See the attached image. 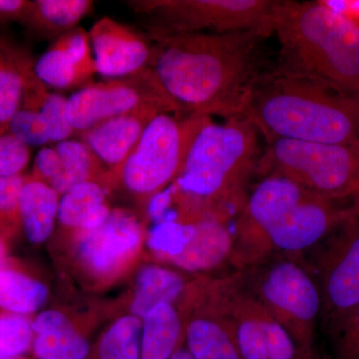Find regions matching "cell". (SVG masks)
<instances>
[{
    "label": "cell",
    "instance_id": "obj_1",
    "mask_svg": "<svg viewBox=\"0 0 359 359\" xmlns=\"http://www.w3.org/2000/svg\"><path fill=\"white\" fill-rule=\"evenodd\" d=\"M271 33H190L150 39L160 84L180 114L242 117L257 80L268 69Z\"/></svg>",
    "mask_w": 359,
    "mask_h": 359
},
{
    "label": "cell",
    "instance_id": "obj_2",
    "mask_svg": "<svg viewBox=\"0 0 359 359\" xmlns=\"http://www.w3.org/2000/svg\"><path fill=\"white\" fill-rule=\"evenodd\" d=\"M287 178L269 176L250 191L238 214L231 262L250 268L275 255H302L353 212Z\"/></svg>",
    "mask_w": 359,
    "mask_h": 359
},
{
    "label": "cell",
    "instance_id": "obj_3",
    "mask_svg": "<svg viewBox=\"0 0 359 359\" xmlns=\"http://www.w3.org/2000/svg\"><path fill=\"white\" fill-rule=\"evenodd\" d=\"M259 132L244 117L205 127L171 185L177 219L191 223L205 216L229 221L247 201L262 150Z\"/></svg>",
    "mask_w": 359,
    "mask_h": 359
},
{
    "label": "cell",
    "instance_id": "obj_4",
    "mask_svg": "<svg viewBox=\"0 0 359 359\" xmlns=\"http://www.w3.org/2000/svg\"><path fill=\"white\" fill-rule=\"evenodd\" d=\"M273 34L280 51L273 69L359 98V27L316 1L276 0Z\"/></svg>",
    "mask_w": 359,
    "mask_h": 359
},
{
    "label": "cell",
    "instance_id": "obj_5",
    "mask_svg": "<svg viewBox=\"0 0 359 359\" xmlns=\"http://www.w3.org/2000/svg\"><path fill=\"white\" fill-rule=\"evenodd\" d=\"M242 117L266 141L359 143V98L273 66L259 78Z\"/></svg>",
    "mask_w": 359,
    "mask_h": 359
},
{
    "label": "cell",
    "instance_id": "obj_6",
    "mask_svg": "<svg viewBox=\"0 0 359 359\" xmlns=\"http://www.w3.org/2000/svg\"><path fill=\"white\" fill-rule=\"evenodd\" d=\"M257 160L255 176H278L314 195L346 201L359 192V143H316L271 139Z\"/></svg>",
    "mask_w": 359,
    "mask_h": 359
},
{
    "label": "cell",
    "instance_id": "obj_7",
    "mask_svg": "<svg viewBox=\"0 0 359 359\" xmlns=\"http://www.w3.org/2000/svg\"><path fill=\"white\" fill-rule=\"evenodd\" d=\"M240 273L243 283L311 358L323 301L313 273L302 255H275Z\"/></svg>",
    "mask_w": 359,
    "mask_h": 359
},
{
    "label": "cell",
    "instance_id": "obj_8",
    "mask_svg": "<svg viewBox=\"0 0 359 359\" xmlns=\"http://www.w3.org/2000/svg\"><path fill=\"white\" fill-rule=\"evenodd\" d=\"M276 0H138L127 6L148 20V39L190 33L263 30L273 35Z\"/></svg>",
    "mask_w": 359,
    "mask_h": 359
},
{
    "label": "cell",
    "instance_id": "obj_9",
    "mask_svg": "<svg viewBox=\"0 0 359 359\" xmlns=\"http://www.w3.org/2000/svg\"><path fill=\"white\" fill-rule=\"evenodd\" d=\"M211 122L199 114L155 117L122 168L119 179L125 188L148 205L178 179L194 141Z\"/></svg>",
    "mask_w": 359,
    "mask_h": 359
},
{
    "label": "cell",
    "instance_id": "obj_10",
    "mask_svg": "<svg viewBox=\"0 0 359 359\" xmlns=\"http://www.w3.org/2000/svg\"><path fill=\"white\" fill-rule=\"evenodd\" d=\"M302 256L320 287L327 330L359 306V218L353 210Z\"/></svg>",
    "mask_w": 359,
    "mask_h": 359
},
{
    "label": "cell",
    "instance_id": "obj_11",
    "mask_svg": "<svg viewBox=\"0 0 359 359\" xmlns=\"http://www.w3.org/2000/svg\"><path fill=\"white\" fill-rule=\"evenodd\" d=\"M140 109L181 115L178 106L168 95L151 67L128 77L87 85L67 98L66 103V116L77 133L111 118Z\"/></svg>",
    "mask_w": 359,
    "mask_h": 359
},
{
    "label": "cell",
    "instance_id": "obj_12",
    "mask_svg": "<svg viewBox=\"0 0 359 359\" xmlns=\"http://www.w3.org/2000/svg\"><path fill=\"white\" fill-rule=\"evenodd\" d=\"M78 256L82 266L96 278H110L138 252L143 229L134 215L122 209L111 211L95 230L79 231Z\"/></svg>",
    "mask_w": 359,
    "mask_h": 359
},
{
    "label": "cell",
    "instance_id": "obj_13",
    "mask_svg": "<svg viewBox=\"0 0 359 359\" xmlns=\"http://www.w3.org/2000/svg\"><path fill=\"white\" fill-rule=\"evenodd\" d=\"M89 37L97 72L104 77H128L152 65V41L134 28L112 18L97 21L89 32Z\"/></svg>",
    "mask_w": 359,
    "mask_h": 359
},
{
    "label": "cell",
    "instance_id": "obj_14",
    "mask_svg": "<svg viewBox=\"0 0 359 359\" xmlns=\"http://www.w3.org/2000/svg\"><path fill=\"white\" fill-rule=\"evenodd\" d=\"M29 52L0 34V130L21 107L40 110L48 96Z\"/></svg>",
    "mask_w": 359,
    "mask_h": 359
},
{
    "label": "cell",
    "instance_id": "obj_15",
    "mask_svg": "<svg viewBox=\"0 0 359 359\" xmlns=\"http://www.w3.org/2000/svg\"><path fill=\"white\" fill-rule=\"evenodd\" d=\"M34 69L45 86L67 89L86 83L97 72L89 33L76 27L59 36L35 62Z\"/></svg>",
    "mask_w": 359,
    "mask_h": 359
},
{
    "label": "cell",
    "instance_id": "obj_16",
    "mask_svg": "<svg viewBox=\"0 0 359 359\" xmlns=\"http://www.w3.org/2000/svg\"><path fill=\"white\" fill-rule=\"evenodd\" d=\"M162 113L140 109L111 118L81 132L82 142L102 161L115 179L143 136L150 122Z\"/></svg>",
    "mask_w": 359,
    "mask_h": 359
},
{
    "label": "cell",
    "instance_id": "obj_17",
    "mask_svg": "<svg viewBox=\"0 0 359 359\" xmlns=\"http://www.w3.org/2000/svg\"><path fill=\"white\" fill-rule=\"evenodd\" d=\"M192 223L190 240L178 256L169 259L170 263L189 273H201L231 261L235 237L226 219L205 216Z\"/></svg>",
    "mask_w": 359,
    "mask_h": 359
},
{
    "label": "cell",
    "instance_id": "obj_18",
    "mask_svg": "<svg viewBox=\"0 0 359 359\" xmlns=\"http://www.w3.org/2000/svg\"><path fill=\"white\" fill-rule=\"evenodd\" d=\"M212 309L187 323V351L195 359H242L233 325L212 283Z\"/></svg>",
    "mask_w": 359,
    "mask_h": 359
},
{
    "label": "cell",
    "instance_id": "obj_19",
    "mask_svg": "<svg viewBox=\"0 0 359 359\" xmlns=\"http://www.w3.org/2000/svg\"><path fill=\"white\" fill-rule=\"evenodd\" d=\"M32 351L37 359H87L88 340L58 311H44L32 320Z\"/></svg>",
    "mask_w": 359,
    "mask_h": 359
},
{
    "label": "cell",
    "instance_id": "obj_20",
    "mask_svg": "<svg viewBox=\"0 0 359 359\" xmlns=\"http://www.w3.org/2000/svg\"><path fill=\"white\" fill-rule=\"evenodd\" d=\"M60 195L43 182L27 177L18 198V216L25 237L35 245L46 242L58 219Z\"/></svg>",
    "mask_w": 359,
    "mask_h": 359
},
{
    "label": "cell",
    "instance_id": "obj_21",
    "mask_svg": "<svg viewBox=\"0 0 359 359\" xmlns=\"http://www.w3.org/2000/svg\"><path fill=\"white\" fill-rule=\"evenodd\" d=\"M111 211L106 201L105 187L96 182H84L61 197L58 221L65 228L92 231L105 223Z\"/></svg>",
    "mask_w": 359,
    "mask_h": 359
},
{
    "label": "cell",
    "instance_id": "obj_22",
    "mask_svg": "<svg viewBox=\"0 0 359 359\" xmlns=\"http://www.w3.org/2000/svg\"><path fill=\"white\" fill-rule=\"evenodd\" d=\"M91 0H34L23 25L41 39H58L91 13Z\"/></svg>",
    "mask_w": 359,
    "mask_h": 359
},
{
    "label": "cell",
    "instance_id": "obj_23",
    "mask_svg": "<svg viewBox=\"0 0 359 359\" xmlns=\"http://www.w3.org/2000/svg\"><path fill=\"white\" fill-rule=\"evenodd\" d=\"M142 320L141 359H170L179 348L183 323L173 304H162Z\"/></svg>",
    "mask_w": 359,
    "mask_h": 359
},
{
    "label": "cell",
    "instance_id": "obj_24",
    "mask_svg": "<svg viewBox=\"0 0 359 359\" xmlns=\"http://www.w3.org/2000/svg\"><path fill=\"white\" fill-rule=\"evenodd\" d=\"M183 276L174 269L149 264L139 271L131 311L133 316L143 318L149 311L162 304H173L186 290Z\"/></svg>",
    "mask_w": 359,
    "mask_h": 359
},
{
    "label": "cell",
    "instance_id": "obj_25",
    "mask_svg": "<svg viewBox=\"0 0 359 359\" xmlns=\"http://www.w3.org/2000/svg\"><path fill=\"white\" fill-rule=\"evenodd\" d=\"M49 290L45 283L11 268L0 271V309L27 316L46 304Z\"/></svg>",
    "mask_w": 359,
    "mask_h": 359
},
{
    "label": "cell",
    "instance_id": "obj_26",
    "mask_svg": "<svg viewBox=\"0 0 359 359\" xmlns=\"http://www.w3.org/2000/svg\"><path fill=\"white\" fill-rule=\"evenodd\" d=\"M62 163L70 190L84 182H96L103 185L104 180L115 179L102 161L82 141L59 142L55 148Z\"/></svg>",
    "mask_w": 359,
    "mask_h": 359
},
{
    "label": "cell",
    "instance_id": "obj_27",
    "mask_svg": "<svg viewBox=\"0 0 359 359\" xmlns=\"http://www.w3.org/2000/svg\"><path fill=\"white\" fill-rule=\"evenodd\" d=\"M142 320L125 316L115 321L99 342L98 359H141Z\"/></svg>",
    "mask_w": 359,
    "mask_h": 359
},
{
    "label": "cell",
    "instance_id": "obj_28",
    "mask_svg": "<svg viewBox=\"0 0 359 359\" xmlns=\"http://www.w3.org/2000/svg\"><path fill=\"white\" fill-rule=\"evenodd\" d=\"M32 320L20 314L0 313V358H18L32 348Z\"/></svg>",
    "mask_w": 359,
    "mask_h": 359
},
{
    "label": "cell",
    "instance_id": "obj_29",
    "mask_svg": "<svg viewBox=\"0 0 359 359\" xmlns=\"http://www.w3.org/2000/svg\"><path fill=\"white\" fill-rule=\"evenodd\" d=\"M193 223L165 221L156 224L149 233L147 245L153 252L169 261L178 256L190 240L193 233Z\"/></svg>",
    "mask_w": 359,
    "mask_h": 359
},
{
    "label": "cell",
    "instance_id": "obj_30",
    "mask_svg": "<svg viewBox=\"0 0 359 359\" xmlns=\"http://www.w3.org/2000/svg\"><path fill=\"white\" fill-rule=\"evenodd\" d=\"M7 132L28 148L39 147L50 142L40 110L20 108L9 120Z\"/></svg>",
    "mask_w": 359,
    "mask_h": 359
},
{
    "label": "cell",
    "instance_id": "obj_31",
    "mask_svg": "<svg viewBox=\"0 0 359 359\" xmlns=\"http://www.w3.org/2000/svg\"><path fill=\"white\" fill-rule=\"evenodd\" d=\"M327 330L332 339L335 359H359V306Z\"/></svg>",
    "mask_w": 359,
    "mask_h": 359
},
{
    "label": "cell",
    "instance_id": "obj_32",
    "mask_svg": "<svg viewBox=\"0 0 359 359\" xmlns=\"http://www.w3.org/2000/svg\"><path fill=\"white\" fill-rule=\"evenodd\" d=\"M32 179L43 182L60 196L70 190L63 170L62 163L55 148H42L37 153L33 164Z\"/></svg>",
    "mask_w": 359,
    "mask_h": 359
},
{
    "label": "cell",
    "instance_id": "obj_33",
    "mask_svg": "<svg viewBox=\"0 0 359 359\" xmlns=\"http://www.w3.org/2000/svg\"><path fill=\"white\" fill-rule=\"evenodd\" d=\"M67 98L60 94L49 93L42 105L40 112L46 123L49 141L62 142L69 140L71 136L76 134L71 126L66 116Z\"/></svg>",
    "mask_w": 359,
    "mask_h": 359
},
{
    "label": "cell",
    "instance_id": "obj_34",
    "mask_svg": "<svg viewBox=\"0 0 359 359\" xmlns=\"http://www.w3.org/2000/svg\"><path fill=\"white\" fill-rule=\"evenodd\" d=\"M30 161V148L13 135L0 130V177L9 178L23 175Z\"/></svg>",
    "mask_w": 359,
    "mask_h": 359
},
{
    "label": "cell",
    "instance_id": "obj_35",
    "mask_svg": "<svg viewBox=\"0 0 359 359\" xmlns=\"http://www.w3.org/2000/svg\"><path fill=\"white\" fill-rule=\"evenodd\" d=\"M27 176L0 177V226L20 223L18 198Z\"/></svg>",
    "mask_w": 359,
    "mask_h": 359
},
{
    "label": "cell",
    "instance_id": "obj_36",
    "mask_svg": "<svg viewBox=\"0 0 359 359\" xmlns=\"http://www.w3.org/2000/svg\"><path fill=\"white\" fill-rule=\"evenodd\" d=\"M32 6V1L29 0H0V25L15 22L23 25Z\"/></svg>",
    "mask_w": 359,
    "mask_h": 359
},
{
    "label": "cell",
    "instance_id": "obj_37",
    "mask_svg": "<svg viewBox=\"0 0 359 359\" xmlns=\"http://www.w3.org/2000/svg\"><path fill=\"white\" fill-rule=\"evenodd\" d=\"M323 2L359 27V0H323Z\"/></svg>",
    "mask_w": 359,
    "mask_h": 359
},
{
    "label": "cell",
    "instance_id": "obj_38",
    "mask_svg": "<svg viewBox=\"0 0 359 359\" xmlns=\"http://www.w3.org/2000/svg\"><path fill=\"white\" fill-rule=\"evenodd\" d=\"M7 261V247L6 241L0 237V271L6 268Z\"/></svg>",
    "mask_w": 359,
    "mask_h": 359
},
{
    "label": "cell",
    "instance_id": "obj_39",
    "mask_svg": "<svg viewBox=\"0 0 359 359\" xmlns=\"http://www.w3.org/2000/svg\"><path fill=\"white\" fill-rule=\"evenodd\" d=\"M170 359H195L193 358L192 354L189 353L187 351V348H184V347H179L177 349L176 353L172 355V358Z\"/></svg>",
    "mask_w": 359,
    "mask_h": 359
},
{
    "label": "cell",
    "instance_id": "obj_40",
    "mask_svg": "<svg viewBox=\"0 0 359 359\" xmlns=\"http://www.w3.org/2000/svg\"><path fill=\"white\" fill-rule=\"evenodd\" d=\"M353 208L354 212H355L356 216L359 218V192L358 193V195L353 198Z\"/></svg>",
    "mask_w": 359,
    "mask_h": 359
},
{
    "label": "cell",
    "instance_id": "obj_41",
    "mask_svg": "<svg viewBox=\"0 0 359 359\" xmlns=\"http://www.w3.org/2000/svg\"><path fill=\"white\" fill-rule=\"evenodd\" d=\"M0 359H18V358H0Z\"/></svg>",
    "mask_w": 359,
    "mask_h": 359
}]
</instances>
